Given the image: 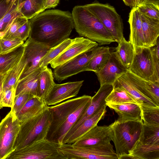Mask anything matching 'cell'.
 <instances>
[{
	"instance_id": "cell-1",
	"label": "cell",
	"mask_w": 159,
	"mask_h": 159,
	"mask_svg": "<svg viewBox=\"0 0 159 159\" xmlns=\"http://www.w3.org/2000/svg\"><path fill=\"white\" fill-rule=\"evenodd\" d=\"M29 20L28 38L50 48L68 38L74 28L72 14L68 11L47 10Z\"/></svg>"
},
{
	"instance_id": "cell-2",
	"label": "cell",
	"mask_w": 159,
	"mask_h": 159,
	"mask_svg": "<svg viewBox=\"0 0 159 159\" xmlns=\"http://www.w3.org/2000/svg\"><path fill=\"white\" fill-rule=\"evenodd\" d=\"M92 97L84 95L48 106L52 121L46 139L59 144L89 105Z\"/></svg>"
},
{
	"instance_id": "cell-3",
	"label": "cell",
	"mask_w": 159,
	"mask_h": 159,
	"mask_svg": "<svg viewBox=\"0 0 159 159\" xmlns=\"http://www.w3.org/2000/svg\"><path fill=\"white\" fill-rule=\"evenodd\" d=\"M71 14L74 28L80 36L96 42L99 46L115 42L102 23L84 6H75Z\"/></svg>"
},
{
	"instance_id": "cell-4",
	"label": "cell",
	"mask_w": 159,
	"mask_h": 159,
	"mask_svg": "<svg viewBox=\"0 0 159 159\" xmlns=\"http://www.w3.org/2000/svg\"><path fill=\"white\" fill-rule=\"evenodd\" d=\"M48 107L46 104L36 114L20 123L14 147V150L47 138L52 121Z\"/></svg>"
},
{
	"instance_id": "cell-5",
	"label": "cell",
	"mask_w": 159,
	"mask_h": 159,
	"mask_svg": "<svg viewBox=\"0 0 159 159\" xmlns=\"http://www.w3.org/2000/svg\"><path fill=\"white\" fill-rule=\"evenodd\" d=\"M143 122L136 121L113 123L111 140L118 159H129V153L140 135Z\"/></svg>"
},
{
	"instance_id": "cell-6",
	"label": "cell",
	"mask_w": 159,
	"mask_h": 159,
	"mask_svg": "<svg viewBox=\"0 0 159 159\" xmlns=\"http://www.w3.org/2000/svg\"><path fill=\"white\" fill-rule=\"evenodd\" d=\"M60 144L46 138L15 150L6 159H67L58 149Z\"/></svg>"
},
{
	"instance_id": "cell-7",
	"label": "cell",
	"mask_w": 159,
	"mask_h": 159,
	"mask_svg": "<svg viewBox=\"0 0 159 159\" xmlns=\"http://www.w3.org/2000/svg\"><path fill=\"white\" fill-rule=\"evenodd\" d=\"M58 149L67 159H118L110 142L83 147L62 144L59 145Z\"/></svg>"
},
{
	"instance_id": "cell-8",
	"label": "cell",
	"mask_w": 159,
	"mask_h": 159,
	"mask_svg": "<svg viewBox=\"0 0 159 159\" xmlns=\"http://www.w3.org/2000/svg\"><path fill=\"white\" fill-rule=\"evenodd\" d=\"M84 6L102 23L111 34L115 42L118 43L124 37L122 20L113 6L97 1Z\"/></svg>"
},
{
	"instance_id": "cell-9",
	"label": "cell",
	"mask_w": 159,
	"mask_h": 159,
	"mask_svg": "<svg viewBox=\"0 0 159 159\" xmlns=\"http://www.w3.org/2000/svg\"><path fill=\"white\" fill-rule=\"evenodd\" d=\"M20 126V123L11 110L0 122V159H6L14 151Z\"/></svg>"
},
{
	"instance_id": "cell-10",
	"label": "cell",
	"mask_w": 159,
	"mask_h": 159,
	"mask_svg": "<svg viewBox=\"0 0 159 159\" xmlns=\"http://www.w3.org/2000/svg\"><path fill=\"white\" fill-rule=\"evenodd\" d=\"M101 48L97 46L83 52L54 69V78L59 82L68 78L84 71L85 68L92 58Z\"/></svg>"
},
{
	"instance_id": "cell-11",
	"label": "cell",
	"mask_w": 159,
	"mask_h": 159,
	"mask_svg": "<svg viewBox=\"0 0 159 159\" xmlns=\"http://www.w3.org/2000/svg\"><path fill=\"white\" fill-rule=\"evenodd\" d=\"M134 51V59L128 70L143 79L154 82V64L151 48L138 47Z\"/></svg>"
},
{
	"instance_id": "cell-12",
	"label": "cell",
	"mask_w": 159,
	"mask_h": 159,
	"mask_svg": "<svg viewBox=\"0 0 159 159\" xmlns=\"http://www.w3.org/2000/svg\"><path fill=\"white\" fill-rule=\"evenodd\" d=\"M24 45L23 55L26 64L18 81L40 67V60L50 49L29 38L24 43Z\"/></svg>"
},
{
	"instance_id": "cell-13",
	"label": "cell",
	"mask_w": 159,
	"mask_h": 159,
	"mask_svg": "<svg viewBox=\"0 0 159 159\" xmlns=\"http://www.w3.org/2000/svg\"><path fill=\"white\" fill-rule=\"evenodd\" d=\"M96 42L84 37L73 39L71 43L50 64L54 69L83 52L90 50L98 46Z\"/></svg>"
},
{
	"instance_id": "cell-14",
	"label": "cell",
	"mask_w": 159,
	"mask_h": 159,
	"mask_svg": "<svg viewBox=\"0 0 159 159\" xmlns=\"http://www.w3.org/2000/svg\"><path fill=\"white\" fill-rule=\"evenodd\" d=\"M113 89V86L112 84H104L100 86L97 93L92 97L90 103L88 107L80 116L65 137L73 133L85 120L90 117L103 107L107 106L105 99Z\"/></svg>"
},
{
	"instance_id": "cell-15",
	"label": "cell",
	"mask_w": 159,
	"mask_h": 159,
	"mask_svg": "<svg viewBox=\"0 0 159 159\" xmlns=\"http://www.w3.org/2000/svg\"><path fill=\"white\" fill-rule=\"evenodd\" d=\"M83 82L81 80L61 84L55 83L44 100L46 104L48 106L55 105L76 96Z\"/></svg>"
},
{
	"instance_id": "cell-16",
	"label": "cell",
	"mask_w": 159,
	"mask_h": 159,
	"mask_svg": "<svg viewBox=\"0 0 159 159\" xmlns=\"http://www.w3.org/2000/svg\"><path fill=\"white\" fill-rule=\"evenodd\" d=\"M113 123L108 125H97L86 132L73 144L80 147L87 146L110 142Z\"/></svg>"
},
{
	"instance_id": "cell-17",
	"label": "cell",
	"mask_w": 159,
	"mask_h": 159,
	"mask_svg": "<svg viewBox=\"0 0 159 159\" xmlns=\"http://www.w3.org/2000/svg\"><path fill=\"white\" fill-rule=\"evenodd\" d=\"M127 70L112 52L105 65L100 70L95 73L101 86L104 84H112Z\"/></svg>"
},
{
	"instance_id": "cell-18",
	"label": "cell",
	"mask_w": 159,
	"mask_h": 159,
	"mask_svg": "<svg viewBox=\"0 0 159 159\" xmlns=\"http://www.w3.org/2000/svg\"><path fill=\"white\" fill-rule=\"evenodd\" d=\"M126 74L130 81L142 94L159 106V82L146 80L128 70Z\"/></svg>"
},
{
	"instance_id": "cell-19",
	"label": "cell",
	"mask_w": 159,
	"mask_h": 159,
	"mask_svg": "<svg viewBox=\"0 0 159 159\" xmlns=\"http://www.w3.org/2000/svg\"><path fill=\"white\" fill-rule=\"evenodd\" d=\"M106 107H103L85 120L73 133L65 137L62 144L73 143L86 132L97 125L100 120L104 118L107 111Z\"/></svg>"
},
{
	"instance_id": "cell-20",
	"label": "cell",
	"mask_w": 159,
	"mask_h": 159,
	"mask_svg": "<svg viewBox=\"0 0 159 159\" xmlns=\"http://www.w3.org/2000/svg\"><path fill=\"white\" fill-rule=\"evenodd\" d=\"M113 109L118 116L116 120L119 122L136 121L143 122L140 105L128 103L119 104H106Z\"/></svg>"
},
{
	"instance_id": "cell-21",
	"label": "cell",
	"mask_w": 159,
	"mask_h": 159,
	"mask_svg": "<svg viewBox=\"0 0 159 159\" xmlns=\"http://www.w3.org/2000/svg\"><path fill=\"white\" fill-rule=\"evenodd\" d=\"M128 21L130 28L129 41L132 44L134 50L138 47H144L141 15L137 8L132 7Z\"/></svg>"
},
{
	"instance_id": "cell-22",
	"label": "cell",
	"mask_w": 159,
	"mask_h": 159,
	"mask_svg": "<svg viewBox=\"0 0 159 159\" xmlns=\"http://www.w3.org/2000/svg\"><path fill=\"white\" fill-rule=\"evenodd\" d=\"M140 14L144 39V47L155 46L159 40V20L152 19Z\"/></svg>"
},
{
	"instance_id": "cell-23",
	"label": "cell",
	"mask_w": 159,
	"mask_h": 159,
	"mask_svg": "<svg viewBox=\"0 0 159 159\" xmlns=\"http://www.w3.org/2000/svg\"><path fill=\"white\" fill-rule=\"evenodd\" d=\"M43 68L39 67L18 81L15 96L21 94H29L40 98L39 90V76Z\"/></svg>"
},
{
	"instance_id": "cell-24",
	"label": "cell",
	"mask_w": 159,
	"mask_h": 159,
	"mask_svg": "<svg viewBox=\"0 0 159 159\" xmlns=\"http://www.w3.org/2000/svg\"><path fill=\"white\" fill-rule=\"evenodd\" d=\"M24 48V43L0 53V75L7 73L17 64L23 55Z\"/></svg>"
},
{
	"instance_id": "cell-25",
	"label": "cell",
	"mask_w": 159,
	"mask_h": 159,
	"mask_svg": "<svg viewBox=\"0 0 159 159\" xmlns=\"http://www.w3.org/2000/svg\"><path fill=\"white\" fill-rule=\"evenodd\" d=\"M112 84L113 87H120L126 91L136 100L139 105L158 106L136 88L129 80L126 73L120 77Z\"/></svg>"
},
{
	"instance_id": "cell-26",
	"label": "cell",
	"mask_w": 159,
	"mask_h": 159,
	"mask_svg": "<svg viewBox=\"0 0 159 159\" xmlns=\"http://www.w3.org/2000/svg\"><path fill=\"white\" fill-rule=\"evenodd\" d=\"M118 46L113 52L121 63L127 70L131 66L134 55L133 45L130 41H127L124 37L118 43Z\"/></svg>"
},
{
	"instance_id": "cell-27",
	"label": "cell",
	"mask_w": 159,
	"mask_h": 159,
	"mask_svg": "<svg viewBox=\"0 0 159 159\" xmlns=\"http://www.w3.org/2000/svg\"><path fill=\"white\" fill-rule=\"evenodd\" d=\"M136 143L146 147L159 146V125L144 124Z\"/></svg>"
},
{
	"instance_id": "cell-28",
	"label": "cell",
	"mask_w": 159,
	"mask_h": 159,
	"mask_svg": "<svg viewBox=\"0 0 159 159\" xmlns=\"http://www.w3.org/2000/svg\"><path fill=\"white\" fill-rule=\"evenodd\" d=\"M46 105L44 100L37 97L30 98L16 115L20 123L37 113Z\"/></svg>"
},
{
	"instance_id": "cell-29",
	"label": "cell",
	"mask_w": 159,
	"mask_h": 159,
	"mask_svg": "<svg viewBox=\"0 0 159 159\" xmlns=\"http://www.w3.org/2000/svg\"><path fill=\"white\" fill-rule=\"evenodd\" d=\"M44 0H18L19 10L24 16L30 19L43 11Z\"/></svg>"
},
{
	"instance_id": "cell-30",
	"label": "cell",
	"mask_w": 159,
	"mask_h": 159,
	"mask_svg": "<svg viewBox=\"0 0 159 159\" xmlns=\"http://www.w3.org/2000/svg\"><path fill=\"white\" fill-rule=\"evenodd\" d=\"M55 83L52 70L47 66L43 67L39 76V90L40 98L45 100Z\"/></svg>"
},
{
	"instance_id": "cell-31",
	"label": "cell",
	"mask_w": 159,
	"mask_h": 159,
	"mask_svg": "<svg viewBox=\"0 0 159 159\" xmlns=\"http://www.w3.org/2000/svg\"><path fill=\"white\" fill-rule=\"evenodd\" d=\"M25 64V59L23 54L17 64L7 73L3 83V91L12 88L16 90L19 79Z\"/></svg>"
},
{
	"instance_id": "cell-32",
	"label": "cell",
	"mask_w": 159,
	"mask_h": 159,
	"mask_svg": "<svg viewBox=\"0 0 159 159\" xmlns=\"http://www.w3.org/2000/svg\"><path fill=\"white\" fill-rule=\"evenodd\" d=\"M111 52L108 47H101L97 53L88 63L84 71H92L95 73L100 70L107 62Z\"/></svg>"
},
{
	"instance_id": "cell-33",
	"label": "cell",
	"mask_w": 159,
	"mask_h": 159,
	"mask_svg": "<svg viewBox=\"0 0 159 159\" xmlns=\"http://www.w3.org/2000/svg\"><path fill=\"white\" fill-rule=\"evenodd\" d=\"M105 101L106 104L128 103L138 104L136 100L129 93L119 87H113L112 91L106 98Z\"/></svg>"
},
{
	"instance_id": "cell-34",
	"label": "cell",
	"mask_w": 159,
	"mask_h": 159,
	"mask_svg": "<svg viewBox=\"0 0 159 159\" xmlns=\"http://www.w3.org/2000/svg\"><path fill=\"white\" fill-rule=\"evenodd\" d=\"M72 41L73 39L68 38L60 43L50 48L40 60L39 67L47 66L52 61L69 46Z\"/></svg>"
},
{
	"instance_id": "cell-35",
	"label": "cell",
	"mask_w": 159,
	"mask_h": 159,
	"mask_svg": "<svg viewBox=\"0 0 159 159\" xmlns=\"http://www.w3.org/2000/svg\"><path fill=\"white\" fill-rule=\"evenodd\" d=\"M142 117L144 124L159 125V106L140 104Z\"/></svg>"
},
{
	"instance_id": "cell-36",
	"label": "cell",
	"mask_w": 159,
	"mask_h": 159,
	"mask_svg": "<svg viewBox=\"0 0 159 159\" xmlns=\"http://www.w3.org/2000/svg\"><path fill=\"white\" fill-rule=\"evenodd\" d=\"M18 0L13 7L0 20V38H2L6 30L16 17L23 16L19 10Z\"/></svg>"
},
{
	"instance_id": "cell-37",
	"label": "cell",
	"mask_w": 159,
	"mask_h": 159,
	"mask_svg": "<svg viewBox=\"0 0 159 159\" xmlns=\"http://www.w3.org/2000/svg\"><path fill=\"white\" fill-rule=\"evenodd\" d=\"M136 8L140 13L150 18L159 20V7L151 4L143 3Z\"/></svg>"
},
{
	"instance_id": "cell-38",
	"label": "cell",
	"mask_w": 159,
	"mask_h": 159,
	"mask_svg": "<svg viewBox=\"0 0 159 159\" xmlns=\"http://www.w3.org/2000/svg\"><path fill=\"white\" fill-rule=\"evenodd\" d=\"M28 20L27 18L22 16L16 17L7 28L2 38L5 39L9 38Z\"/></svg>"
},
{
	"instance_id": "cell-39",
	"label": "cell",
	"mask_w": 159,
	"mask_h": 159,
	"mask_svg": "<svg viewBox=\"0 0 159 159\" xmlns=\"http://www.w3.org/2000/svg\"><path fill=\"white\" fill-rule=\"evenodd\" d=\"M34 96L29 94H21L15 96L14 105L11 108L13 114L16 116L26 102Z\"/></svg>"
},
{
	"instance_id": "cell-40",
	"label": "cell",
	"mask_w": 159,
	"mask_h": 159,
	"mask_svg": "<svg viewBox=\"0 0 159 159\" xmlns=\"http://www.w3.org/2000/svg\"><path fill=\"white\" fill-rule=\"evenodd\" d=\"M24 43V41L17 38H0L1 53L9 51Z\"/></svg>"
},
{
	"instance_id": "cell-41",
	"label": "cell",
	"mask_w": 159,
	"mask_h": 159,
	"mask_svg": "<svg viewBox=\"0 0 159 159\" xmlns=\"http://www.w3.org/2000/svg\"><path fill=\"white\" fill-rule=\"evenodd\" d=\"M30 30V23L28 20L8 39L17 38L24 42L29 37Z\"/></svg>"
},
{
	"instance_id": "cell-42",
	"label": "cell",
	"mask_w": 159,
	"mask_h": 159,
	"mask_svg": "<svg viewBox=\"0 0 159 159\" xmlns=\"http://www.w3.org/2000/svg\"><path fill=\"white\" fill-rule=\"evenodd\" d=\"M16 89L14 88L3 91L2 98V105L3 107H12L14 103L15 97Z\"/></svg>"
},
{
	"instance_id": "cell-43",
	"label": "cell",
	"mask_w": 159,
	"mask_h": 159,
	"mask_svg": "<svg viewBox=\"0 0 159 159\" xmlns=\"http://www.w3.org/2000/svg\"><path fill=\"white\" fill-rule=\"evenodd\" d=\"M18 0H0V20L14 6Z\"/></svg>"
},
{
	"instance_id": "cell-44",
	"label": "cell",
	"mask_w": 159,
	"mask_h": 159,
	"mask_svg": "<svg viewBox=\"0 0 159 159\" xmlns=\"http://www.w3.org/2000/svg\"><path fill=\"white\" fill-rule=\"evenodd\" d=\"M60 0H44L43 8L45 10L46 9L53 8L58 4Z\"/></svg>"
},
{
	"instance_id": "cell-45",
	"label": "cell",
	"mask_w": 159,
	"mask_h": 159,
	"mask_svg": "<svg viewBox=\"0 0 159 159\" xmlns=\"http://www.w3.org/2000/svg\"><path fill=\"white\" fill-rule=\"evenodd\" d=\"M7 73L0 75V109L3 107L2 106L1 103L2 98L3 92V81Z\"/></svg>"
},
{
	"instance_id": "cell-46",
	"label": "cell",
	"mask_w": 159,
	"mask_h": 159,
	"mask_svg": "<svg viewBox=\"0 0 159 159\" xmlns=\"http://www.w3.org/2000/svg\"><path fill=\"white\" fill-rule=\"evenodd\" d=\"M143 3L151 4L159 7V0H144Z\"/></svg>"
},
{
	"instance_id": "cell-47",
	"label": "cell",
	"mask_w": 159,
	"mask_h": 159,
	"mask_svg": "<svg viewBox=\"0 0 159 159\" xmlns=\"http://www.w3.org/2000/svg\"><path fill=\"white\" fill-rule=\"evenodd\" d=\"M125 4L131 7H134V2L133 0H122Z\"/></svg>"
},
{
	"instance_id": "cell-48",
	"label": "cell",
	"mask_w": 159,
	"mask_h": 159,
	"mask_svg": "<svg viewBox=\"0 0 159 159\" xmlns=\"http://www.w3.org/2000/svg\"><path fill=\"white\" fill-rule=\"evenodd\" d=\"M134 7H137L143 3L144 0H133Z\"/></svg>"
},
{
	"instance_id": "cell-49",
	"label": "cell",
	"mask_w": 159,
	"mask_h": 159,
	"mask_svg": "<svg viewBox=\"0 0 159 159\" xmlns=\"http://www.w3.org/2000/svg\"><path fill=\"white\" fill-rule=\"evenodd\" d=\"M1 48L0 45V53H1Z\"/></svg>"
},
{
	"instance_id": "cell-50",
	"label": "cell",
	"mask_w": 159,
	"mask_h": 159,
	"mask_svg": "<svg viewBox=\"0 0 159 159\" xmlns=\"http://www.w3.org/2000/svg\"><path fill=\"white\" fill-rule=\"evenodd\" d=\"M0 119H1V117L0 116Z\"/></svg>"
}]
</instances>
